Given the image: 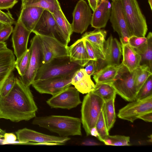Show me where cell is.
Instances as JSON below:
<instances>
[{
  "label": "cell",
  "instance_id": "6da1fadb",
  "mask_svg": "<svg viewBox=\"0 0 152 152\" xmlns=\"http://www.w3.org/2000/svg\"><path fill=\"white\" fill-rule=\"evenodd\" d=\"M37 110L29 87L24 84L20 76L16 77L9 93L0 97V119L14 122L28 121L36 117Z\"/></svg>",
  "mask_w": 152,
  "mask_h": 152
},
{
  "label": "cell",
  "instance_id": "7a4b0ae2",
  "mask_svg": "<svg viewBox=\"0 0 152 152\" xmlns=\"http://www.w3.org/2000/svg\"><path fill=\"white\" fill-rule=\"evenodd\" d=\"M81 121L79 118L64 115L35 117L32 124L57 134L59 136L82 135Z\"/></svg>",
  "mask_w": 152,
  "mask_h": 152
},
{
  "label": "cell",
  "instance_id": "3957f363",
  "mask_svg": "<svg viewBox=\"0 0 152 152\" xmlns=\"http://www.w3.org/2000/svg\"><path fill=\"white\" fill-rule=\"evenodd\" d=\"M81 68L83 67L71 61L69 56L55 58L46 64H42L34 80L69 75L75 73Z\"/></svg>",
  "mask_w": 152,
  "mask_h": 152
},
{
  "label": "cell",
  "instance_id": "277c9868",
  "mask_svg": "<svg viewBox=\"0 0 152 152\" xmlns=\"http://www.w3.org/2000/svg\"><path fill=\"white\" fill-rule=\"evenodd\" d=\"M81 109V122L87 136L95 126L104 103L103 99L92 91L87 94L83 98Z\"/></svg>",
  "mask_w": 152,
  "mask_h": 152
},
{
  "label": "cell",
  "instance_id": "5b68a950",
  "mask_svg": "<svg viewBox=\"0 0 152 152\" xmlns=\"http://www.w3.org/2000/svg\"><path fill=\"white\" fill-rule=\"evenodd\" d=\"M137 68L131 72L123 65L114 80L109 83L114 88L116 94L129 102L135 100L137 94L135 86Z\"/></svg>",
  "mask_w": 152,
  "mask_h": 152
},
{
  "label": "cell",
  "instance_id": "8992f818",
  "mask_svg": "<svg viewBox=\"0 0 152 152\" xmlns=\"http://www.w3.org/2000/svg\"><path fill=\"white\" fill-rule=\"evenodd\" d=\"M128 26L132 35L145 37L148 31L145 17L137 0H121Z\"/></svg>",
  "mask_w": 152,
  "mask_h": 152
},
{
  "label": "cell",
  "instance_id": "52a82bcc",
  "mask_svg": "<svg viewBox=\"0 0 152 152\" xmlns=\"http://www.w3.org/2000/svg\"><path fill=\"white\" fill-rule=\"evenodd\" d=\"M15 133L18 141L22 142V145H63L70 140L68 137L47 135L27 128L19 129Z\"/></svg>",
  "mask_w": 152,
  "mask_h": 152
},
{
  "label": "cell",
  "instance_id": "ba28073f",
  "mask_svg": "<svg viewBox=\"0 0 152 152\" xmlns=\"http://www.w3.org/2000/svg\"><path fill=\"white\" fill-rule=\"evenodd\" d=\"M30 58L29 66L25 74L20 77L24 84L30 87L34 80L37 72L42 63L43 55L40 39L36 34L31 40L29 48Z\"/></svg>",
  "mask_w": 152,
  "mask_h": 152
},
{
  "label": "cell",
  "instance_id": "9c48e42d",
  "mask_svg": "<svg viewBox=\"0 0 152 152\" xmlns=\"http://www.w3.org/2000/svg\"><path fill=\"white\" fill-rule=\"evenodd\" d=\"M36 35L52 37L66 46L67 42L64 35L58 25L52 13L44 10L32 31Z\"/></svg>",
  "mask_w": 152,
  "mask_h": 152
},
{
  "label": "cell",
  "instance_id": "30bf717a",
  "mask_svg": "<svg viewBox=\"0 0 152 152\" xmlns=\"http://www.w3.org/2000/svg\"><path fill=\"white\" fill-rule=\"evenodd\" d=\"M110 21L114 31L120 36L121 43H128L129 38L132 35L129 27L121 0L111 3Z\"/></svg>",
  "mask_w": 152,
  "mask_h": 152
},
{
  "label": "cell",
  "instance_id": "8fae6325",
  "mask_svg": "<svg viewBox=\"0 0 152 152\" xmlns=\"http://www.w3.org/2000/svg\"><path fill=\"white\" fill-rule=\"evenodd\" d=\"M129 102L119 110V118L133 123L143 115L152 112V95Z\"/></svg>",
  "mask_w": 152,
  "mask_h": 152
},
{
  "label": "cell",
  "instance_id": "7c38bea8",
  "mask_svg": "<svg viewBox=\"0 0 152 152\" xmlns=\"http://www.w3.org/2000/svg\"><path fill=\"white\" fill-rule=\"evenodd\" d=\"M74 74L43 80H34L31 85L40 94H49L53 96L72 85V79Z\"/></svg>",
  "mask_w": 152,
  "mask_h": 152
},
{
  "label": "cell",
  "instance_id": "4fadbf2b",
  "mask_svg": "<svg viewBox=\"0 0 152 152\" xmlns=\"http://www.w3.org/2000/svg\"><path fill=\"white\" fill-rule=\"evenodd\" d=\"M46 103L52 108L70 110L77 107L82 102L79 91L74 87L70 86L52 96Z\"/></svg>",
  "mask_w": 152,
  "mask_h": 152
},
{
  "label": "cell",
  "instance_id": "5bb4252c",
  "mask_svg": "<svg viewBox=\"0 0 152 152\" xmlns=\"http://www.w3.org/2000/svg\"><path fill=\"white\" fill-rule=\"evenodd\" d=\"M40 39L43 55L42 64H46L54 59L69 56L68 46L55 38L37 35Z\"/></svg>",
  "mask_w": 152,
  "mask_h": 152
},
{
  "label": "cell",
  "instance_id": "9a60e30c",
  "mask_svg": "<svg viewBox=\"0 0 152 152\" xmlns=\"http://www.w3.org/2000/svg\"><path fill=\"white\" fill-rule=\"evenodd\" d=\"M71 24L73 32L82 34L91 24L92 14L90 6L84 0H80L77 3L72 13Z\"/></svg>",
  "mask_w": 152,
  "mask_h": 152
},
{
  "label": "cell",
  "instance_id": "2e32d148",
  "mask_svg": "<svg viewBox=\"0 0 152 152\" xmlns=\"http://www.w3.org/2000/svg\"><path fill=\"white\" fill-rule=\"evenodd\" d=\"M105 59L97 61L96 72L107 65H118L122 55L121 43L111 35L104 44Z\"/></svg>",
  "mask_w": 152,
  "mask_h": 152
},
{
  "label": "cell",
  "instance_id": "e0dca14e",
  "mask_svg": "<svg viewBox=\"0 0 152 152\" xmlns=\"http://www.w3.org/2000/svg\"><path fill=\"white\" fill-rule=\"evenodd\" d=\"M31 32L18 19L13 29L12 37L13 53L17 59L20 57L28 50V39Z\"/></svg>",
  "mask_w": 152,
  "mask_h": 152
},
{
  "label": "cell",
  "instance_id": "ac0fdd59",
  "mask_svg": "<svg viewBox=\"0 0 152 152\" xmlns=\"http://www.w3.org/2000/svg\"><path fill=\"white\" fill-rule=\"evenodd\" d=\"M15 61L12 50L7 48L0 50V93L6 79L15 68Z\"/></svg>",
  "mask_w": 152,
  "mask_h": 152
},
{
  "label": "cell",
  "instance_id": "d6986e66",
  "mask_svg": "<svg viewBox=\"0 0 152 152\" xmlns=\"http://www.w3.org/2000/svg\"><path fill=\"white\" fill-rule=\"evenodd\" d=\"M111 3L109 0L103 1L93 11L91 25L95 28L105 27L110 19L111 11Z\"/></svg>",
  "mask_w": 152,
  "mask_h": 152
},
{
  "label": "cell",
  "instance_id": "ffe728a7",
  "mask_svg": "<svg viewBox=\"0 0 152 152\" xmlns=\"http://www.w3.org/2000/svg\"><path fill=\"white\" fill-rule=\"evenodd\" d=\"M106 35L105 30L96 28L93 31L86 32L81 38L91 43L98 53L100 60H104L105 58L104 46Z\"/></svg>",
  "mask_w": 152,
  "mask_h": 152
},
{
  "label": "cell",
  "instance_id": "44dd1931",
  "mask_svg": "<svg viewBox=\"0 0 152 152\" xmlns=\"http://www.w3.org/2000/svg\"><path fill=\"white\" fill-rule=\"evenodd\" d=\"M44 10L34 6L22 7L18 19L26 28L32 32Z\"/></svg>",
  "mask_w": 152,
  "mask_h": 152
},
{
  "label": "cell",
  "instance_id": "7402d4cb",
  "mask_svg": "<svg viewBox=\"0 0 152 152\" xmlns=\"http://www.w3.org/2000/svg\"><path fill=\"white\" fill-rule=\"evenodd\" d=\"M69 56L72 61L84 67L90 60L85 44L84 40L81 38L68 48Z\"/></svg>",
  "mask_w": 152,
  "mask_h": 152
},
{
  "label": "cell",
  "instance_id": "603a6c76",
  "mask_svg": "<svg viewBox=\"0 0 152 152\" xmlns=\"http://www.w3.org/2000/svg\"><path fill=\"white\" fill-rule=\"evenodd\" d=\"M71 84L82 94L92 91L95 87L91 76L87 74L83 68L79 69L75 73L72 79Z\"/></svg>",
  "mask_w": 152,
  "mask_h": 152
},
{
  "label": "cell",
  "instance_id": "cb8c5ba5",
  "mask_svg": "<svg viewBox=\"0 0 152 152\" xmlns=\"http://www.w3.org/2000/svg\"><path fill=\"white\" fill-rule=\"evenodd\" d=\"M121 44L123 56L121 63L130 72H132L139 66L141 57L128 43Z\"/></svg>",
  "mask_w": 152,
  "mask_h": 152
},
{
  "label": "cell",
  "instance_id": "d4e9b609",
  "mask_svg": "<svg viewBox=\"0 0 152 152\" xmlns=\"http://www.w3.org/2000/svg\"><path fill=\"white\" fill-rule=\"evenodd\" d=\"M123 65H107L95 72L93 75L96 83H109L115 79L120 69Z\"/></svg>",
  "mask_w": 152,
  "mask_h": 152
},
{
  "label": "cell",
  "instance_id": "484cf974",
  "mask_svg": "<svg viewBox=\"0 0 152 152\" xmlns=\"http://www.w3.org/2000/svg\"><path fill=\"white\" fill-rule=\"evenodd\" d=\"M52 13L68 44L70 41L71 36L73 32L71 24L69 22L61 9Z\"/></svg>",
  "mask_w": 152,
  "mask_h": 152
},
{
  "label": "cell",
  "instance_id": "4316f807",
  "mask_svg": "<svg viewBox=\"0 0 152 152\" xmlns=\"http://www.w3.org/2000/svg\"><path fill=\"white\" fill-rule=\"evenodd\" d=\"M28 6L42 8L52 13L61 9L58 0H24L22 2L21 8Z\"/></svg>",
  "mask_w": 152,
  "mask_h": 152
},
{
  "label": "cell",
  "instance_id": "83f0119b",
  "mask_svg": "<svg viewBox=\"0 0 152 152\" xmlns=\"http://www.w3.org/2000/svg\"><path fill=\"white\" fill-rule=\"evenodd\" d=\"M146 44L141 48L136 50L140 55V65L146 66L152 70V34L149 32L147 36Z\"/></svg>",
  "mask_w": 152,
  "mask_h": 152
},
{
  "label": "cell",
  "instance_id": "f1b7e54d",
  "mask_svg": "<svg viewBox=\"0 0 152 152\" xmlns=\"http://www.w3.org/2000/svg\"><path fill=\"white\" fill-rule=\"evenodd\" d=\"M115 97L104 102L103 107L104 117L109 131L113 127L116 121V115L114 104Z\"/></svg>",
  "mask_w": 152,
  "mask_h": 152
},
{
  "label": "cell",
  "instance_id": "f546056e",
  "mask_svg": "<svg viewBox=\"0 0 152 152\" xmlns=\"http://www.w3.org/2000/svg\"><path fill=\"white\" fill-rule=\"evenodd\" d=\"M93 92L102 98L104 102L116 97V93L113 87L106 83H96Z\"/></svg>",
  "mask_w": 152,
  "mask_h": 152
},
{
  "label": "cell",
  "instance_id": "4dcf8cb0",
  "mask_svg": "<svg viewBox=\"0 0 152 152\" xmlns=\"http://www.w3.org/2000/svg\"><path fill=\"white\" fill-rule=\"evenodd\" d=\"M152 75V71L146 66L140 65L137 68L135 79V86L137 93L148 78Z\"/></svg>",
  "mask_w": 152,
  "mask_h": 152
},
{
  "label": "cell",
  "instance_id": "1f68e13d",
  "mask_svg": "<svg viewBox=\"0 0 152 152\" xmlns=\"http://www.w3.org/2000/svg\"><path fill=\"white\" fill-rule=\"evenodd\" d=\"M30 58V52L28 49L19 58L16 59L15 68L17 70L20 76L24 75L28 68Z\"/></svg>",
  "mask_w": 152,
  "mask_h": 152
},
{
  "label": "cell",
  "instance_id": "d6a6232c",
  "mask_svg": "<svg viewBox=\"0 0 152 152\" xmlns=\"http://www.w3.org/2000/svg\"><path fill=\"white\" fill-rule=\"evenodd\" d=\"M95 126L99 135L98 138L100 141L103 142L104 140L109 134V131L107 128L106 124L102 109L99 116Z\"/></svg>",
  "mask_w": 152,
  "mask_h": 152
},
{
  "label": "cell",
  "instance_id": "836d02e7",
  "mask_svg": "<svg viewBox=\"0 0 152 152\" xmlns=\"http://www.w3.org/2000/svg\"><path fill=\"white\" fill-rule=\"evenodd\" d=\"M152 95V75L142 86L137 95L135 100H140Z\"/></svg>",
  "mask_w": 152,
  "mask_h": 152
},
{
  "label": "cell",
  "instance_id": "e575fe53",
  "mask_svg": "<svg viewBox=\"0 0 152 152\" xmlns=\"http://www.w3.org/2000/svg\"><path fill=\"white\" fill-rule=\"evenodd\" d=\"M15 77L13 72L8 76L1 88L0 93V97L6 96L10 91L15 84Z\"/></svg>",
  "mask_w": 152,
  "mask_h": 152
},
{
  "label": "cell",
  "instance_id": "d590c367",
  "mask_svg": "<svg viewBox=\"0 0 152 152\" xmlns=\"http://www.w3.org/2000/svg\"><path fill=\"white\" fill-rule=\"evenodd\" d=\"M147 42V37L132 35L129 38L128 43L136 50L142 48Z\"/></svg>",
  "mask_w": 152,
  "mask_h": 152
},
{
  "label": "cell",
  "instance_id": "8d00e7d4",
  "mask_svg": "<svg viewBox=\"0 0 152 152\" xmlns=\"http://www.w3.org/2000/svg\"><path fill=\"white\" fill-rule=\"evenodd\" d=\"M108 137L112 142V145H130V137L129 136L121 135H110Z\"/></svg>",
  "mask_w": 152,
  "mask_h": 152
},
{
  "label": "cell",
  "instance_id": "74e56055",
  "mask_svg": "<svg viewBox=\"0 0 152 152\" xmlns=\"http://www.w3.org/2000/svg\"><path fill=\"white\" fill-rule=\"evenodd\" d=\"M13 30L12 25H4L0 29V42H4L7 40L12 32Z\"/></svg>",
  "mask_w": 152,
  "mask_h": 152
},
{
  "label": "cell",
  "instance_id": "f35d334b",
  "mask_svg": "<svg viewBox=\"0 0 152 152\" xmlns=\"http://www.w3.org/2000/svg\"><path fill=\"white\" fill-rule=\"evenodd\" d=\"M0 22L5 25H12L15 23L14 18L9 12H5L0 10Z\"/></svg>",
  "mask_w": 152,
  "mask_h": 152
},
{
  "label": "cell",
  "instance_id": "ab89813d",
  "mask_svg": "<svg viewBox=\"0 0 152 152\" xmlns=\"http://www.w3.org/2000/svg\"><path fill=\"white\" fill-rule=\"evenodd\" d=\"M84 42L90 60L96 61L99 60V57L98 53L91 43L89 41L86 40H84Z\"/></svg>",
  "mask_w": 152,
  "mask_h": 152
},
{
  "label": "cell",
  "instance_id": "60d3db41",
  "mask_svg": "<svg viewBox=\"0 0 152 152\" xmlns=\"http://www.w3.org/2000/svg\"><path fill=\"white\" fill-rule=\"evenodd\" d=\"M84 68L87 74L91 76L96 72L97 67V61L90 60L85 65Z\"/></svg>",
  "mask_w": 152,
  "mask_h": 152
},
{
  "label": "cell",
  "instance_id": "b9f144b4",
  "mask_svg": "<svg viewBox=\"0 0 152 152\" xmlns=\"http://www.w3.org/2000/svg\"><path fill=\"white\" fill-rule=\"evenodd\" d=\"M3 140L2 144H12L16 141L17 136L13 133H5Z\"/></svg>",
  "mask_w": 152,
  "mask_h": 152
},
{
  "label": "cell",
  "instance_id": "7bdbcfd3",
  "mask_svg": "<svg viewBox=\"0 0 152 152\" xmlns=\"http://www.w3.org/2000/svg\"><path fill=\"white\" fill-rule=\"evenodd\" d=\"M18 2V0H0V10L11 8Z\"/></svg>",
  "mask_w": 152,
  "mask_h": 152
},
{
  "label": "cell",
  "instance_id": "ee69618b",
  "mask_svg": "<svg viewBox=\"0 0 152 152\" xmlns=\"http://www.w3.org/2000/svg\"><path fill=\"white\" fill-rule=\"evenodd\" d=\"M140 119L145 121L151 122L152 121V112L146 113L140 116Z\"/></svg>",
  "mask_w": 152,
  "mask_h": 152
},
{
  "label": "cell",
  "instance_id": "f6af8a7d",
  "mask_svg": "<svg viewBox=\"0 0 152 152\" xmlns=\"http://www.w3.org/2000/svg\"><path fill=\"white\" fill-rule=\"evenodd\" d=\"M90 7L94 11L97 6V0H87Z\"/></svg>",
  "mask_w": 152,
  "mask_h": 152
},
{
  "label": "cell",
  "instance_id": "bcb514c9",
  "mask_svg": "<svg viewBox=\"0 0 152 152\" xmlns=\"http://www.w3.org/2000/svg\"><path fill=\"white\" fill-rule=\"evenodd\" d=\"M81 145H99V144L93 140H88L82 142Z\"/></svg>",
  "mask_w": 152,
  "mask_h": 152
},
{
  "label": "cell",
  "instance_id": "7dc6e473",
  "mask_svg": "<svg viewBox=\"0 0 152 152\" xmlns=\"http://www.w3.org/2000/svg\"><path fill=\"white\" fill-rule=\"evenodd\" d=\"M90 135L98 138L99 135L96 126L91 129L90 131Z\"/></svg>",
  "mask_w": 152,
  "mask_h": 152
},
{
  "label": "cell",
  "instance_id": "c3c4849f",
  "mask_svg": "<svg viewBox=\"0 0 152 152\" xmlns=\"http://www.w3.org/2000/svg\"><path fill=\"white\" fill-rule=\"evenodd\" d=\"M7 48L5 42H0V50L4 49Z\"/></svg>",
  "mask_w": 152,
  "mask_h": 152
},
{
  "label": "cell",
  "instance_id": "681fc988",
  "mask_svg": "<svg viewBox=\"0 0 152 152\" xmlns=\"http://www.w3.org/2000/svg\"><path fill=\"white\" fill-rule=\"evenodd\" d=\"M5 132L0 128V138H3Z\"/></svg>",
  "mask_w": 152,
  "mask_h": 152
},
{
  "label": "cell",
  "instance_id": "f907efd6",
  "mask_svg": "<svg viewBox=\"0 0 152 152\" xmlns=\"http://www.w3.org/2000/svg\"><path fill=\"white\" fill-rule=\"evenodd\" d=\"M151 10H152V0H148Z\"/></svg>",
  "mask_w": 152,
  "mask_h": 152
},
{
  "label": "cell",
  "instance_id": "816d5d0a",
  "mask_svg": "<svg viewBox=\"0 0 152 152\" xmlns=\"http://www.w3.org/2000/svg\"><path fill=\"white\" fill-rule=\"evenodd\" d=\"M106 0H97V6L99 5L100 3L103 1H105Z\"/></svg>",
  "mask_w": 152,
  "mask_h": 152
},
{
  "label": "cell",
  "instance_id": "f5cc1de1",
  "mask_svg": "<svg viewBox=\"0 0 152 152\" xmlns=\"http://www.w3.org/2000/svg\"><path fill=\"white\" fill-rule=\"evenodd\" d=\"M5 24L0 22V29H1Z\"/></svg>",
  "mask_w": 152,
  "mask_h": 152
},
{
  "label": "cell",
  "instance_id": "db71d44e",
  "mask_svg": "<svg viewBox=\"0 0 152 152\" xmlns=\"http://www.w3.org/2000/svg\"><path fill=\"white\" fill-rule=\"evenodd\" d=\"M112 1H116L117 0H111Z\"/></svg>",
  "mask_w": 152,
  "mask_h": 152
},
{
  "label": "cell",
  "instance_id": "11a10c76",
  "mask_svg": "<svg viewBox=\"0 0 152 152\" xmlns=\"http://www.w3.org/2000/svg\"><path fill=\"white\" fill-rule=\"evenodd\" d=\"M23 1H24V0H21L22 2H23Z\"/></svg>",
  "mask_w": 152,
  "mask_h": 152
},
{
  "label": "cell",
  "instance_id": "9f6ffc18",
  "mask_svg": "<svg viewBox=\"0 0 152 152\" xmlns=\"http://www.w3.org/2000/svg\"></svg>",
  "mask_w": 152,
  "mask_h": 152
}]
</instances>
